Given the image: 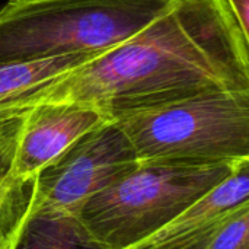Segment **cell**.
Wrapping results in <instances>:
<instances>
[{"mask_svg": "<svg viewBox=\"0 0 249 249\" xmlns=\"http://www.w3.org/2000/svg\"><path fill=\"white\" fill-rule=\"evenodd\" d=\"M3 198H4V196H3V194L0 193V207H1V201H3Z\"/></svg>", "mask_w": 249, "mask_h": 249, "instance_id": "11", "label": "cell"}, {"mask_svg": "<svg viewBox=\"0 0 249 249\" xmlns=\"http://www.w3.org/2000/svg\"><path fill=\"white\" fill-rule=\"evenodd\" d=\"M248 88L249 51L226 0H172L140 34L20 105L77 102L117 121L197 96Z\"/></svg>", "mask_w": 249, "mask_h": 249, "instance_id": "1", "label": "cell"}, {"mask_svg": "<svg viewBox=\"0 0 249 249\" xmlns=\"http://www.w3.org/2000/svg\"><path fill=\"white\" fill-rule=\"evenodd\" d=\"M108 121L105 114L86 104L31 105L18 133L6 193L32 181L79 139Z\"/></svg>", "mask_w": 249, "mask_h": 249, "instance_id": "6", "label": "cell"}, {"mask_svg": "<svg viewBox=\"0 0 249 249\" xmlns=\"http://www.w3.org/2000/svg\"><path fill=\"white\" fill-rule=\"evenodd\" d=\"M105 51L0 64V108L18 107L29 96L71 74Z\"/></svg>", "mask_w": 249, "mask_h": 249, "instance_id": "8", "label": "cell"}, {"mask_svg": "<svg viewBox=\"0 0 249 249\" xmlns=\"http://www.w3.org/2000/svg\"><path fill=\"white\" fill-rule=\"evenodd\" d=\"M249 51V0H226Z\"/></svg>", "mask_w": 249, "mask_h": 249, "instance_id": "10", "label": "cell"}, {"mask_svg": "<svg viewBox=\"0 0 249 249\" xmlns=\"http://www.w3.org/2000/svg\"><path fill=\"white\" fill-rule=\"evenodd\" d=\"M172 0H7L0 64L112 50L155 22Z\"/></svg>", "mask_w": 249, "mask_h": 249, "instance_id": "2", "label": "cell"}, {"mask_svg": "<svg viewBox=\"0 0 249 249\" xmlns=\"http://www.w3.org/2000/svg\"><path fill=\"white\" fill-rule=\"evenodd\" d=\"M115 123L139 162L209 166L249 159V88L134 112Z\"/></svg>", "mask_w": 249, "mask_h": 249, "instance_id": "3", "label": "cell"}, {"mask_svg": "<svg viewBox=\"0 0 249 249\" xmlns=\"http://www.w3.org/2000/svg\"><path fill=\"white\" fill-rule=\"evenodd\" d=\"M203 249H249V206L220 222Z\"/></svg>", "mask_w": 249, "mask_h": 249, "instance_id": "9", "label": "cell"}, {"mask_svg": "<svg viewBox=\"0 0 249 249\" xmlns=\"http://www.w3.org/2000/svg\"><path fill=\"white\" fill-rule=\"evenodd\" d=\"M139 163L123 128L108 121L79 139L25 184L36 201L79 213L89 198Z\"/></svg>", "mask_w": 249, "mask_h": 249, "instance_id": "5", "label": "cell"}, {"mask_svg": "<svg viewBox=\"0 0 249 249\" xmlns=\"http://www.w3.org/2000/svg\"><path fill=\"white\" fill-rule=\"evenodd\" d=\"M236 165L140 162L89 198L79 216L107 248L125 249L166 228Z\"/></svg>", "mask_w": 249, "mask_h": 249, "instance_id": "4", "label": "cell"}, {"mask_svg": "<svg viewBox=\"0 0 249 249\" xmlns=\"http://www.w3.org/2000/svg\"><path fill=\"white\" fill-rule=\"evenodd\" d=\"M0 249H108L79 213L36 201L26 184L6 193L0 207Z\"/></svg>", "mask_w": 249, "mask_h": 249, "instance_id": "7", "label": "cell"}]
</instances>
